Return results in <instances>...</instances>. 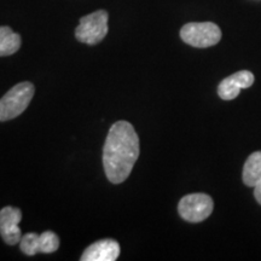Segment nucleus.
I'll return each instance as SVG.
<instances>
[{
  "mask_svg": "<svg viewBox=\"0 0 261 261\" xmlns=\"http://www.w3.org/2000/svg\"><path fill=\"white\" fill-rule=\"evenodd\" d=\"M22 219V212L15 207H5L0 211V234L9 246L21 242L22 232L18 227Z\"/></svg>",
  "mask_w": 261,
  "mask_h": 261,
  "instance_id": "7",
  "label": "nucleus"
},
{
  "mask_svg": "<svg viewBox=\"0 0 261 261\" xmlns=\"http://www.w3.org/2000/svg\"><path fill=\"white\" fill-rule=\"evenodd\" d=\"M221 29L213 22H191L180 29V38L190 46L205 48L221 40Z\"/></svg>",
  "mask_w": 261,
  "mask_h": 261,
  "instance_id": "3",
  "label": "nucleus"
},
{
  "mask_svg": "<svg viewBox=\"0 0 261 261\" xmlns=\"http://www.w3.org/2000/svg\"><path fill=\"white\" fill-rule=\"evenodd\" d=\"M109 15L106 10H98L80 18V24L75 29V37L87 45L99 44L108 34Z\"/></svg>",
  "mask_w": 261,
  "mask_h": 261,
  "instance_id": "4",
  "label": "nucleus"
},
{
  "mask_svg": "<svg viewBox=\"0 0 261 261\" xmlns=\"http://www.w3.org/2000/svg\"><path fill=\"white\" fill-rule=\"evenodd\" d=\"M213 200L205 194H190L184 196L178 204L180 217L189 223H201L212 214Z\"/></svg>",
  "mask_w": 261,
  "mask_h": 261,
  "instance_id": "5",
  "label": "nucleus"
},
{
  "mask_svg": "<svg viewBox=\"0 0 261 261\" xmlns=\"http://www.w3.org/2000/svg\"><path fill=\"white\" fill-rule=\"evenodd\" d=\"M21 47V37L10 27H0V57L14 55Z\"/></svg>",
  "mask_w": 261,
  "mask_h": 261,
  "instance_id": "11",
  "label": "nucleus"
},
{
  "mask_svg": "<svg viewBox=\"0 0 261 261\" xmlns=\"http://www.w3.org/2000/svg\"><path fill=\"white\" fill-rule=\"evenodd\" d=\"M21 250L25 255H35L39 253H55L60 247V238L52 231H45L41 234L29 232L22 236L19 242Z\"/></svg>",
  "mask_w": 261,
  "mask_h": 261,
  "instance_id": "6",
  "label": "nucleus"
},
{
  "mask_svg": "<svg viewBox=\"0 0 261 261\" xmlns=\"http://www.w3.org/2000/svg\"><path fill=\"white\" fill-rule=\"evenodd\" d=\"M120 255V246L116 241L100 240L91 244L85 250L81 260L83 261H115Z\"/></svg>",
  "mask_w": 261,
  "mask_h": 261,
  "instance_id": "9",
  "label": "nucleus"
},
{
  "mask_svg": "<svg viewBox=\"0 0 261 261\" xmlns=\"http://www.w3.org/2000/svg\"><path fill=\"white\" fill-rule=\"evenodd\" d=\"M254 197H255L257 203L261 205V179L256 182L255 187H254Z\"/></svg>",
  "mask_w": 261,
  "mask_h": 261,
  "instance_id": "12",
  "label": "nucleus"
},
{
  "mask_svg": "<svg viewBox=\"0 0 261 261\" xmlns=\"http://www.w3.org/2000/svg\"><path fill=\"white\" fill-rule=\"evenodd\" d=\"M254 84V75L249 70L237 71L226 79H224L218 86V94L221 99L232 100L240 94L241 90L249 89Z\"/></svg>",
  "mask_w": 261,
  "mask_h": 261,
  "instance_id": "8",
  "label": "nucleus"
},
{
  "mask_svg": "<svg viewBox=\"0 0 261 261\" xmlns=\"http://www.w3.org/2000/svg\"><path fill=\"white\" fill-rule=\"evenodd\" d=\"M139 137L127 121H117L110 127L103 149V166L107 178L120 184L128 178L139 158Z\"/></svg>",
  "mask_w": 261,
  "mask_h": 261,
  "instance_id": "1",
  "label": "nucleus"
},
{
  "mask_svg": "<svg viewBox=\"0 0 261 261\" xmlns=\"http://www.w3.org/2000/svg\"><path fill=\"white\" fill-rule=\"evenodd\" d=\"M34 92V85L28 81L17 84L6 92L0 99V121H9L21 115L31 103Z\"/></svg>",
  "mask_w": 261,
  "mask_h": 261,
  "instance_id": "2",
  "label": "nucleus"
},
{
  "mask_svg": "<svg viewBox=\"0 0 261 261\" xmlns=\"http://www.w3.org/2000/svg\"><path fill=\"white\" fill-rule=\"evenodd\" d=\"M261 179V151L253 152L243 166L242 180L247 187L254 188Z\"/></svg>",
  "mask_w": 261,
  "mask_h": 261,
  "instance_id": "10",
  "label": "nucleus"
}]
</instances>
